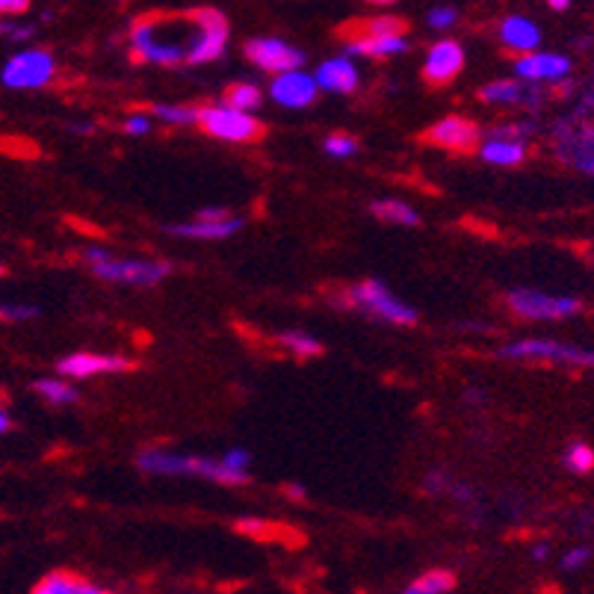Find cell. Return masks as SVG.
<instances>
[{"instance_id": "cell-1", "label": "cell", "mask_w": 594, "mask_h": 594, "mask_svg": "<svg viewBox=\"0 0 594 594\" xmlns=\"http://www.w3.org/2000/svg\"><path fill=\"white\" fill-rule=\"evenodd\" d=\"M346 296H349V302L355 308H361L367 314H376V317H382L388 323H399V326H414L417 323V311L408 308V305H402L399 299H394L388 293L385 284H379L373 278L370 281H361V284H352L346 290Z\"/></svg>"}, {"instance_id": "cell-36", "label": "cell", "mask_w": 594, "mask_h": 594, "mask_svg": "<svg viewBox=\"0 0 594 594\" xmlns=\"http://www.w3.org/2000/svg\"><path fill=\"white\" fill-rule=\"evenodd\" d=\"M225 462L231 464V467L246 470V464H249V453H246V450H228V453H225Z\"/></svg>"}, {"instance_id": "cell-31", "label": "cell", "mask_w": 594, "mask_h": 594, "mask_svg": "<svg viewBox=\"0 0 594 594\" xmlns=\"http://www.w3.org/2000/svg\"><path fill=\"white\" fill-rule=\"evenodd\" d=\"M453 24H456V9L444 6V9H432V12H429V27L447 30V27H453Z\"/></svg>"}, {"instance_id": "cell-8", "label": "cell", "mask_w": 594, "mask_h": 594, "mask_svg": "<svg viewBox=\"0 0 594 594\" xmlns=\"http://www.w3.org/2000/svg\"><path fill=\"white\" fill-rule=\"evenodd\" d=\"M317 77L311 74H302L299 68H290V71H281L275 74L272 86H269V95L284 104V107H308L317 101Z\"/></svg>"}, {"instance_id": "cell-27", "label": "cell", "mask_w": 594, "mask_h": 594, "mask_svg": "<svg viewBox=\"0 0 594 594\" xmlns=\"http://www.w3.org/2000/svg\"><path fill=\"white\" fill-rule=\"evenodd\" d=\"M565 467L568 470H574V473H589L594 467V450L589 444H571L568 450H565Z\"/></svg>"}, {"instance_id": "cell-3", "label": "cell", "mask_w": 594, "mask_h": 594, "mask_svg": "<svg viewBox=\"0 0 594 594\" xmlns=\"http://www.w3.org/2000/svg\"><path fill=\"white\" fill-rule=\"evenodd\" d=\"M509 308L524 320H565L580 314V299L574 296H550L538 290H515L509 293Z\"/></svg>"}, {"instance_id": "cell-2", "label": "cell", "mask_w": 594, "mask_h": 594, "mask_svg": "<svg viewBox=\"0 0 594 594\" xmlns=\"http://www.w3.org/2000/svg\"><path fill=\"white\" fill-rule=\"evenodd\" d=\"M198 125L225 142H255L264 136V125L234 107H198Z\"/></svg>"}, {"instance_id": "cell-11", "label": "cell", "mask_w": 594, "mask_h": 594, "mask_svg": "<svg viewBox=\"0 0 594 594\" xmlns=\"http://www.w3.org/2000/svg\"><path fill=\"white\" fill-rule=\"evenodd\" d=\"M464 68V51L459 42H438L432 45V51L426 54V66H423V77L432 83V86H444L450 83L453 77H459V71Z\"/></svg>"}, {"instance_id": "cell-12", "label": "cell", "mask_w": 594, "mask_h": 594, "mask_svg": "<svg viewBox=\"0 0 594 594\" xmlns=\"http://www.w3.org/2000/svg\"><path fill=\"white\" fill-rule=\"evenodd\" d=\"M240 228H243V219H234V216H225V219H201V216H196V222L172 225L169 234L190 237V240H225V237L237 234Z\"/></svg>"}, {"instance_id": "cell-30", "label": "cell", "mask_w": 594, "mask_h": 594, "mask_svg": "<svg viewBox=\"0 0 594 594\" xmlns=\"http://www.w3.org/2000/svg\"><path fill=\"white\" fill-rule=\"evenodd\" d=\"M39 311L33 305H0V320L12 323V320H33Z\"/></svg>"}, {"instance_id": "cell-24", "label": "cell", "mask_w": 594, "mask_h": 594, "mask_svg": "<svg viewBox=\"0 0 594 594\" xmlns=\"http://www.w3.org/2000/svg\"><path fill=\"white\" fill-rule=\"evenodd\" d=\"M278 343L284 349H290L293 355H299V358L323 355V343L314 340V337H308V334H302V331H284V334H278Z\"/></svg>"}, {"instance_id": "cell-5", "label": "cell", "mask_w": 594, "mask_h": 594, "mask_svg": "<svg viewBox=\"0 0 594 594\" xmlns=\"http://www.w3.org/2000/svg\"><path fill=\"white\" fill-rule=\"evenodd\" d=\"M92 272L104 281H119V284H136V287H148V284H157L163 281L172 266L163 264V261H119V258H107V261H98L92 264Z\"/></svg>"}, {"instance_id": "cell-22", "label": "cell", "mask_w": 594, "mask_h": 594, "mask_svg": "<svg viewBox=\"0 0 594 594\" xmlns=\"http://www.w3.org/2000/svg\"><path fill=\"white\" fill-rule=\"evenodd\" d=\"M453 589H456V577L450 571H429L408 586V594H447Z\"/></svg>"}, {"instance_id": "cell-34", "label": "cell", "mask_w": 594, "mask_h": 594, "mask_svg": "<svg viewBox=\"0 0 594 594\" xmlns=\"http://www.w3.org/2000/svg\"><path fill=\"white\" fill-rule=\"evenodd\" d=\"M125 131L142 136V133L151 131V122H148V116H139V113H136V116H131V119L125 122Z\"/></svg>"}, {"instance_id": "cell-18", "label": "cell", "mask_w": 594, "mask_h": 594, "mask_svg": "<svg viewBox=\"0 0 594 594\" xmlns=\"http://www.w3.org/2000/svg\"><path fill=\"white\" fill-rule=\"evenodd\" d=\"M562 154L583 169L586 175H594V128H580L574 133H565Z\"/></svg>"}, {"instance_id": "cell-7", "label": "cell", "mask_w": 594, "mask_h": 594, "mask_svg": "<svg viewBox=\"0 0 594 594\" xmlns=\"http://www.w3.org/2000/svg\"><path fill=\"white\" fill-rule=\"evenodd\" d=\"M57 370L63 376L71 379H89V376H98V373H131L136 370L131 358H122V355H92V352H74L66 355Z\"/></svg>"}, {"instance_id": "cell-14", "label": "cell", "mask_w": 594, "mask_h": 594, "mask_svg": "<svg viewBox=\"0 0 594 594\" xmlns=\"http://www.w3.org/2000/svg\"><path fill=\"white\" fill-rule=\"evenodd\" d=\"M317 86H323L326 92H355L358 89V68L352 66L349 57H340V60H329L317 68Z\"/></svg>"}, {"instance_id": "cell-23", "label": "cell", "mask_w": 594, "mask_h": 594, "mask_svg": "<svg viewBox=\"0 0 594 594\" xmlns=\"http://www.w3.org/2000/svg\"><path fill=\"white\" fill-rule=\"evenodd\" d=\"M225 104L234 107V110L252 113V110L261 107V92H258V86H252V83H234V86L225 92Z\"/></svg>"}, {"instance_id": "cell-33", "label": "cell", "mask_w": 594, "mask_h": 594, "mask_svg": "<svg viewBox=\"0 0 594 594\" xmlns=\"http://www.w3.org/2000/svg\"><path fill=\"white\" fill-rule=\"evenodd\" d=\"M30 9V0H0V15H21Z\"/></svg>"}, {"instance_id": "cell-28", "label": "cell", "mask_w": 594, "mask_h": 594, "mask_svg": "<svg viewBox=\"0 0 594 594\" xmlns=\"http://www.w3.org/2000/svg\"><path fill=\"white\" fill-rule=\"evenodd\" d=\"M408 24L402 18H373L364 24L361 36H405Z\"/></svg>"}, {"instance_id": "cell-32", "label": "cell", "mask_w": 594, "mask_h": 594, "mask_svg": "<svg viewBox=\"0 0 594 594\" xmlns=\"http://www.w3.org/2000/svg\"><path fill=\"white\" fill-rule=\"evenodd\" d=\"M33 33L30 24H18V21H0V36H12V39H27Z\"/></svg>"}, {"instance_id": "cell-39", "label": "cell", "mask_w": 594, "mask_h": 594, "mask_svg": "<svg viewBox=\"0 0 594 594\" xmlns=\"http://www.w3.org/2000/svg\"><path fill=\"white\" fill-rule=\"evenodd\" d=\"M547 3H550V6H553L556 12H565V9L571 6V0H547Z\"/></svg>"}, {"instance_id": "cell-20", "label": "cell", "mask_w": 594, "mask_h": 594, "mask_svg": "<svg viewBox=\"0 0 594 594\" xmlns=\"http://www.w3.org/2000/svg\"><path fill=\"white\" fill-rule=\"evenodd\" d=\"M36 594H101L98 586H92L89 580L83 577H74L68 571H57V574H48L45 580L36 583Z\"/></svg>"}, {"instance_id": "cell-38", "label": "cell", "mask_w": 594, "mask_h": 594, "mask_svg": "<svg viewBox=\"0 0 594 594\" xmlns=\"http://www.w3.org/2000/svg\"><path fill=\"white\" fill-rule=\"evenodd\" d=\"M107 258H110V252H104V249H86L89 264H98V261H107Z\"/></svg>"}, {"instance_id": "cell-21", "label": "cell", "mask_w": 594, "mask_h": 594, "mask_svg": "<svg viewBox=\"0 0 594 594\" xmlns=\"http://www.w3.org/2000/svg\"><path fill=\"white\" fill-rule=\"evenodd\" d=\"M370 213L379 219V222H388V225H420V216L417 210H411L405 201H391V198H382V201H373L370 204Z\"/></svg>"}, {"instance_id": "cell-10", "label": "cell", "mask_w": 594, "mask_h": 594, "mask_svg": "<svg viewBox=\"0 0 594 594\" xmlns=\"http://www.w3.org/2000/svg\"><path fill=\"white\" fill-rule=\"evenodd\" d=\"M426 142L432 145H441V148H450V151H473L482 139V131L462 116H447L441 119L438 125H432L426 136Z\"/></svg>"}, {"instance_id": "cell-41", "label": "cell", "mask_w": 594, "mask_h": 594, "mask_svg": "<svg viewBox=\"0 0 594 594\" xmlns=\"http://www.w3.org/2000/svg\"><path fill=\"white\" fill-rule=\"evenodd\" d=\"M287 494H290V497H296V500H302V497H305V491H302V488H290Z\"/></svg>"}, {"instance_id": "cell-17", "label": "cell", "mask_w": 594, "mask_h": 594, "mask_svg": "<svg viewBox=\"0 0 594 594\" xmlns=\"http://www.w3.org/2000/svg\"><path fill=\"white\" fill-rule=\"evenodd\" d=\"M479 98L494 101V104H529V107H535V104L541 101V95H538V89H535V86L527 89L524 83H512V80L488 83V86L479 92Z\"/></svg>"}, {"instance_id": "cell-35", "label": "cell", "mask_w": 594, "mask_h": 594, "mask_svg": "<svg viewBox=\"0 0 594 594\" xmlns=\"http://www.w3.org/2000/svg\"><path fill=\"white\" fill-rule=\"evenodd\" d=\"M586 559H589V550H571L562 565H565V571H577L580 565H586Z\"/></svg>"}, {"instance_id": "cell-37", "label": "cell", "mask_w": 594, "mask_h": 594, "mask_svg": "<svg viewBox=\"0 0 594 594\" xmlns=\"http://www.w3.org/2000/svg\"><path fill=\"white\" fill-rule=\"evenodd\" d=\"M198 216L201 219H225L228 210H222V207H204V210H198Z\"/></svg>"}, {"instance_id": "cell-9", "label": "cell", "mask_w": 594, "mask_h": 594, "mask_svg": "<svg viewBox=\"0 0 594 594\" xmlns=\"http://www.w3.org/2000/svg\"><path fill=\"white\" fill-rule=\"evenodd\" d=\"M246 57L264 71L272 74H281V71H290V68H299L305 63V54L284 45L281 39H252L246 45Z\"/></svg>"}, {"instance_id": "cell-40", "label": "cell", "mask_w": 594, "mask_h": 594, "mask_svg": "<svg viewBox=\"0 0 594 594\" xmlns=\"http://www.w3.org/2000/svg\"><path fill=\"white\" fill-rule=\"evenodd\" d=\"M532 556H535V559H544V556H547V544H538V547L532 550Z\"/></svg>"}, {"instance_id": "cell-26", "label": "cell", "mask_w": 594, "mask_h": 594, "mask_svg": "<svg viewBox=\"0 0 594 594\" xmlns=\"http://www.w3.org/2000/svg\"><path fill=\"white\" fill-rule=\"evenodd\" d=\"M154 116L163 119L166 125H198V107H169V104H157Z\"/></svg>"}, {"instance_id": "cell-42", "label": "cell", "mask_w": 594, "mask_h": 594, "mask_svg": "<svg viewBox=\"0 0 594 594\" xmlns=\"http://www.w3.org/2000/svg\"><path fill=\"white\" fill-rule=\"evenodd\" d=\"M370 3H379V6H388V3H394V0H370Z\"/></svg>"}, {"instance_id": "cell-25", "label": "cell", "mask_w": 594, "mask_h": 594, "mask_svg": "<svg viewBox=\"0 0 594 594\" xmlns=\"http://www.w3.org/2000/svg\"><path fill=\"white\" fill-rule=\"evenodd\" d=\"M33 388L45 396L48 402H54V405H71L77 399V391L71 385H66V382H57V379H39Z\"/></svg>"}, {"instance_id": "cell-15", "label": "cell", "mask_w": 594, "mask_h": 594, "mask_svg": "<svg viewBox=\"0 0 594 594\" xmlns=\"http://www.w3.org/2000/svg\"><path fill=\"white\" fill-rule=\"evenodd\" d=\"M405 51H408L405 36H358L349 42L346 57H394Z\"/></svg>"}, {"instance_id": "cell-19", "label": "cell", "mask_w": 594, "mask_h": 594, "mask_svg": "<svg viewBox=\"0 0 594 594\" xmlns=\"http://www.w3.org/2000/svg\"><path fill=\"white\" fill-rule=\"evenodd\" d=\"M488 163H494V166H518V163H524V157H527V148H524V142L521 139H503V136H491L485 145H482V151H479Z\"/></svg>"}, {"instance_id": "cell-4", "label": "cell", "mask_w": 594, "mask_h": 594, "mask_svg": "<svg viewBox=\"0 0 594 594\" xmlns=\"http://www.w3.org/2000/svg\"><path fill=\"white\" fill-rule=\"evenodd\" d=\"M503 358H535V361H559V364H574V367H594V352L577 349L571 343H556V340H521L509 343L500 349Z\"/></svg>"}, {"instance_id": "cell-43", "label": "cell", "mask_w": 594, "mask_h": 594, "mask_svg": "<svg viewBox=\"0 0 594 594\" xmlns=\"http://www.w3.org/2000/svg\"><path fill=\"white\" fill-rule=\"evenodd\" d=\"M0 275H3V266H0Z\"/></svg>"}, {"instance_id": "cell-6", "label": "cell", "mask_w": 594, "mask_h": 594, "mask_svg": "<svg viewBox=\"0 0 594 594\" xmlns=\"http://www.w3.org/2000/svg\"><path fill=\"white\" fill-rule=\"evenodd\" d=\"M54 77V57L45 51H24L3 68V83L12 89H36Z\"/></svg>"}, {"instance_id": "cell-29", "label": "cell", "mask_w": 594, "mask_h": 594, "mask_svg": "<svg viewBox=\"0 0 594 594\" xmlns=\"http://www.w3.org/2000/svg\"><path fill=\"white\" fill-rule=\"evenodd\" d=\"M326 151L331 157H352L358 151V142L352 136H343V133H334L326 139Z\"/></svg>"}, {"instance_id": "cell-13", "label": "cell", "mask_w": 594, "mask_h": 594, "mask_svg": "<svg viewBox=\"0 0 594 594\" xmlns=\"http://www.w3.org/2000/svg\"><path fill=\"white\" fill-rule=\"evenodd\" d=\"M515 71L527 80H559L568 77L571 60L559 54H527L524 60H518Z\"/></svg>"}, {"instance_id": "cell-16", "label": "cell", "mask_w": 594, "mask_h": 594, "mask_svg": "<svg viewBox=\"0 0 594 594\" xmlns=\"http://www.w3.org/2000/svg\"><path fill=\"white\" fill-rule=\"evenodd\" d=\"M500 36H503V45H506V48L521 51V54L535 51V48H538V42H541L538 27H535L532 21H527V18H521V15L506 18V21H503V27H500Z\"/></svg>"}]
</instances>
